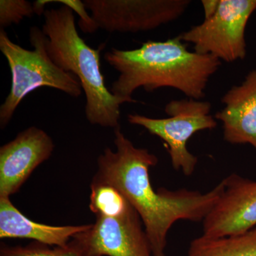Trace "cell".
<instances>
[{"instance_id": "d6986e66", "label": "cell", "mask_w": 256, "mask_h": 256, "mask_svg": "<svg viewBox=\"0 0 256 256\" xmlns=\"http://www.w3.org/2000/svg\"></svg>"}, {"instance_id": "7c38bea8", "label": "cell", "mask_w": 256, "mask_h": 256, "mask_svg": "<svg viewBox=\"0 0 256 256\" xmlns=\"http://www.w3.org/2000/svg\"><path fill=\"white\" fill-rule=\"evenodd\" d=\"M92 224L50 226L30 220L12 203L10 198H0V238H26L50 246H65L77 234Z\"/></svg>"}, {"instance_id": "9c48e42d", "label": "cell", "mask_w": 256, "mask_h": 256, "mask_svg": "<svg viewBox=\"0 0 256 256\" xmlns=\"http://www.w3.org/2000/svg\"><path fill=\"white\" fill-rule=\"evenodd\" d=\"M224 192L203 220V234L226 236L256 227V181L232 174L222 180Z\"/></svg>"}, {"instance_id": "9a60e30c", "label": "cell", "mask_w": 256, "mask_h": 256, "mask_svg": "<svg viewBox=\"0 0 256 256\" xmlns=\"http://www.w3.org/2000/svg\"><path fill=\"white\" fill-rule=\"evenodd\" d=\"M128 203L116 188L109 185L90 184L89 208L96 216H114L121 213Z\"/></svg>"}, {"instance_id": "5bb4252c", "label": "cell", "mask_w": 256, "mask_h": 256, "mask_svg": "<svg viewBox=\"0 0 256 256\" xmlns=\"http://www.w3.org/2000/svg\"><path fill=\"white\" fill-rule=\"evenodd\" d=\"M0 256H98L89 252L76 236L65 246H52L34 242L26 246L2 244Z\"/></svg>"}, {"instance_id": "5b68a950", "label": "cell", "mask_w": 256, "mask_h": 256, "mask_svg": "<svg viewBox=\"0 0 256 256\" xmlns=\"http://www.w3.org/2000/svg\"><path fill=\"white\" fill-rule=\"evenodd\" d=\"M210 109L212 104L208 101L173 100L165 106V114L168 116L166 118L130 114L128 120L164 141L174 169L182 170L185 176H191L196 169L198 158L188 151V142L195 133L216 128L217 122L210 114Z\"/></svg>"}, {"instance_id": "8992f818", "label": "cell", "mask_w": 256, "mask_h": 256, "mask_svg": "<svg viewBox=\"0 0 256 256\" xmlns=\"http://www.w3.org/2000/svg\"><path fill=\"white\" fill-rule=\"evenodd\" d=\"M256 10V0H220L212 18L180 35L194 52L232 63L246 56V28Z\"/></svg>"}, {"instance_id": "4fadbf2b", "label": "cell", "mask_w": 256, "mask_h": 256, "mask_svg": "<svg viewBox=\"0 0 256 256\" xmlns=\"http://www.w3.org/2000/svg\"><path fill=\"white\" fill-rule=\"evenodd\" d=\"M188 256H256V227L226 236L203 234L190 242Z\"/></svg>"}, {"instance_id": "52a82bcc", "label": "cell", "mask_w": 256, "mask_h": 256, "mask_svg": "<svg viewBox=\"0 0 256 256\" xmlns=\"http://www.w3.org/2000/svg\"><path fill=\"white\" fill-rule=\"evenodd\" d=\"M190 0H85L98 28L138 33L172 22L186 12Z\"/></svg>"}, {"instance_id": "277c9868", "label": "cell", "mask_w": 256, "mask_h": 256, "mask_svg": "<svg viewBox=\"0 0 256 256\" xmlns=\"http://www.w3.org/2000/svg\"><path fill=\"white\" fill-rule=\"evenodd\" d=\"M33 50H26L10 40L4 30H0V50L12 74L11 89L0 107V127L4 129L13 118L23 99L42 87H50L77 98L82 87L74 74L64 72L54 63L47 52V37L37 26L30 28Z\"/></svg>"}, {"instance_id": "30bf717a", "label": "cell", "mask_w": 256, "mask_h": 256, "mask_svg": "<svg viewBox=\"0 0 256 256\" xmlns=\"http://www.w3.org/2000/svg\"><path fill=\"white\" fill-rule=\"evenodd\" d=\"M52 138L32 126L0 148V198H10L32 172L50 159L54 150Z\"/></svg>"}, {"instance_id": "6da1fadb", "label": "cell", "mask_w": 256, "mask_h": 256, "mask_svg": "<svg viewBox=\"0 0 256 256\" xmlns=\"http://www.w3.org/2000/svg\"><path fill=\"white\" fill-rule=\"evenodd\" d=\"M116 151L106 148L98 158V170L92 184L116 188L140 217L153 256H166L168 235L178 220L203 222L218 201L224 184L202 193L186 188L154 190L150 168L158 156L144 148H136L120 128L114 131Z\"/></svg>"}, {"instance_id": "2e32d148", "label": "cell", "mask_w": 256, "mask_h": 256, "mask_svg": "<svg viewBox=\"0 0 256 256\" xmlns=\"http://www.w3.org/2000/svg\"><path fill=\"white\" fill-rule=\"evenodd\" d=\"M36 14L34 4L25 0L0 1V28L1 30L12 24H18L25 18Z\"/></svg>"}, {"instance_id": "7a4b0ae2", "label": "cell", "mask_w": 256, "mask_h": 256, "mask_svg": "<svg viewBox=\"0 0 256 256\" xmlns=\"http://www.w3.org/2000/svg\"><path fill=\"white\" fill-rule=\"evenodd\" d=\"M104 58L119 72L110 90L122 104L136 102L132 94L140 88L148 92L171 88L188 98L202 100L210 77L222 65L212 56L188 50L180 36L144 42L132 50L112 48Z\"/></svg>"}, {"instance_id": "e0dca14e", "label": "cell", "mask_w": 256, "mask_h": 256, "mask_svg": "<svg viewBox=\"0 0 256 256\" xmlns=\"http://www.w3.org/2000/svg\"><path fill=\"white\" fill-rule=\"evenodd\" d=\"M57 2L68 6L80 16L78 24L80 30L85 33H92L98 28L92 15H88L86 12V6L84 2L78 0H57Z\"/></svg>"}, {"instance_id": "8fae6325", "label": "cell", "mask_w": 256, "mask_h": 256, "mask_svg": "<svg viewBox=\"0 0 256 256\" xmlns=\"http://www.w3.org/2000/svg\"><path fill=\"white\" fill-rule=\"evenodd\" d=\"M224 107L215 114L223 124L224 139L233 144H249L256 150V69L222 98Z\"/></svg>"}, {"instance_id": "ac0fdd59", "label": "cell", "mask_w": 256, "mask_h": 256, "mask_svg": "<svg viewBox=\"0 0 256 256\" xmlns=\"http://www.w3.org/2000/svg\"><path fill=\"white\" fill-rule=\"evenodd\" d=\"M220 0H202L204 20H208L214 16L218 10Z\"/></svg>"}, {"instance_id": "3957f363", "label": "cell", "mask_w": 256, "mask_h": 256, "mask_svg": "<svg viewBox=\"0 0 256 256\" xmlns=\"http://www.w3.org/2000/svg\"><path fill=\"white\" fill-rule=\"evenodd\" d=\"M74 12L66 5L44 12L42 31L47 37V52L56 65L78 79L86 98L88 121L116 129L124 104L106 87L100 70L101 48L94 50L80 37Z\"/></svg>"}, {"instance_id": "ba28073f", "label": "cell", "mask_w": 256, "mask_h": 256, "mask_svg": "<svg viewBox=\"0 0 256 256\" xmlns=\"http://www.w3.org/2000/svg\"><path fill=\"white\" fill-rule=\"evenodd\" d=\"M96 220L77 237L98 256H153L140 217L130 204L114 216H96Z\"/></svg>"}]
</instances>
